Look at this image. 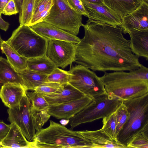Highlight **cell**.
<instances>
[{
	"instance_id": "1",
	"label": "cell",
	"mask_w": 148,
	"mask_h": 148,
	"mask_svg": "<svg viewBox=\"0 0 148 148\" xmlns=\"http://www.w3.org/2000/svg\"><path fill=\"white\" fill-rule=\"evenodd\" d=\"M84 37L75 44V62L93 71H130L142 64L120 27L87 21Z\"/></svg>"
},
{
	"instance_id": "2",
	"label": "cell",
	"mask_w": 148,
	"mask_h": 148,
	"mask_svg": "<svg viewBox=\"0 0 148 148\" xmlns=\"http://www.w3.org/2000/svg\"><path fill=\"white\" fill-rule=\"evenodd\" d=\"M100 77L107 93L124 100L148 93V68L142 64L138 69L128 72H105Z\"/></svg>"
},
{
	"instance_id": "3",
	"label": "cell",
	"mask_w": 148,
	"mask_h": 148,
	"mask_svg": "<svg viewBox=\"0 0 148 148\" xmlns=\"http://www.w3.org/2000/svg\"><path fill=\"white\" fill-rule=\"evenodd\" d=\"M49 126L36 132L31 148H92V145L77 131L52 120Z\"/></svg>"
},
{
	"instance_id": "4",
	"label": "cell",
	"mask_w": 148,
	"mask_h": 148,
	"mask_svg": "<svg viewBox=\"0 0 148 148\" xmlns=\"http://www.w3.org/2000/svg\"><path fill=\"white\" fill-rule=\"evenodd\" d=\"M123 103L126 106L129 116L117 135V141L127 147L136 135L148 131V93L124 100Z\"/></svg>"
},
{
	"instance_id": "5",
	"label": "cell",
	"mask_w": 148,
	"mask_h": 148,
	"mask_svg": "<svg viewBox=\"0 0 148 148\" xmlns=\"http://www.w3.org/2000/svg\"><path fill=\"white\" fill-rule=\"evenodd\" d=\"M6 41L20 55L28 59L46 54L47 40L27 25H20Z\"/></svg>"
},
{
	"instance_id": "6",
	"label": "cell",
	"mask_w": 148,
	"mask_h": 148,
	"mask_svg": "<svg viewBox=\"0 0 148 148\" xmlns=\"http://www.w3.org/2000/svg\"><path fill=\"white\" fill-rule=\"evenodd\" d=\"M123 101L107 93L99 96L69 119L70 126L73 129L82 124L107 116L115 112Z\"/></svg>"
},
{
	"instance_id": "7",
	"label": "cell",
	"mask_w": 148,
	"mask_h": 148,
	"mask_svg": "<svg viewBox=\"0 0 148 148\" xmlns=\"http://www.w3.org/2000/svg\"><path fill=\"white\" fill-rule=\"evenodd\" d=\"M53 5L42 21L77 36L82 26V15L73 9L66 0H53Z\"/></svg>"
},
{
	"instance_id": "8",
	"label": "cell",
	"mask_w": 148,
	"mask_h": 148,
	"mask_svg": "<svg viewBox=\"0 0 148 148\" xmlns=\"http://www.w3.org/2000/svg\"><path fill=\"white\" fill-rule=\"evenodd\" d=\"M69 72V83L85 95L94 99L106 93L100 77L87 67L75 65L71 67Z\"/></svg>"
},
{
	"instance_id": "9",
	"label": "cell",
	"mask_w": 148,
	"mask_h": 148,
	"mask_svg": "<svg viewBox=\"0 0 148 148\" xmlns=\"http://www.w3.org/2000/svg\"><path fill=\"white\" fill-rule=\"evenodd\" d=\"M30 105L31 102L26 93L19 105L9 108L7 112L8 121L11 123H16L28 141L32 142L36 132L30 112Z\"/></svg>"
},
{
	"instance_id": "10",
	"label": "cell",
	"mask_w": 148,
	"mask_h": 148,
	"mask_svg": "<svg viewBox=\"0 0 148 148\" xmlns=\"http://www.w3.org/2000/svg\"><path fill=\"white\" fill-rule=\"evenodd\" d=\"M75 44L68 41L47 40V56L57 67L64 69L75 62Z\"/></svg>"
},
{
	"instance_id": "11",
	"label": "cell",
	"mask_w": 148,
	"mask_h": 148,
	"mask_svg": "<svg viewBox=\"0 0 148 148\" xmlns=\"http://www.w3.org/2000/svg\"><path fill=\"white\" fill-rule=\"evenodd\" d=\"M121 20L120 27L124 34L133 31H148V2L141 0L138 7L123 17Z\"/></svg>"
},
{
	"instance_id": "12",
	"label": "cell",
	"mask_w": 148,
	"mask_h": 148,
	"mask_svg": "<svg viewBox=\"0 0 148 148\" xmlns=\"http://www.w3.org/2000/svg\"><path fill=\"white\" fill-rule=\"evenodd\" d=\"M87 14V22L106 24L114 27H120L121 18L116 13L104 5H98L80 0Z\"/></svg>"
},
{
	"instance_id": "13",
	"label": "cell",
	"mask_w": 148,
	"mask_h": 148,
	"mask_svg": "<svg viewBox=\"0 0 148 148\" xmlns=\"http://www.w3.org/2000/svg\"><path fill=\"white\" fill-rule=\"evenodd\" d=\"M85 95L78 99L62 104L49 106L48 113L51 115L58 119L69 120L84 109L93 100Z\"/></svg>"
},
{
	"instance_id": "14",
	"label": "cell",
	"mask_w": 148,
	"mask_h": 148,
	"mask_svg": "<svg viewBox=\"0 0 148 148\" xmlns=\"http://www.w3.org/2000/svg\"><path fill=\"white\" fill-rule=\"evenodd\" d=\"M29 27L37 34L47 40H62L75 44L79 42L81 40L77 36L43 21Z\"/></svg>"
},
{
	"instance_id": "15",
	"label": "cell",
	"mask_w": 148,
	"mask_h": 148,
	"mask_svg": "<svg viewBox=\"0 0 148 148\" xmlns=\"http://www.w3.org/2000/svg\"><path fill=\"white\" fill-rule=\"evenodd\" d=\"M42 95L49 106L65 103L85 95L69 83L61 85L58 89L53 93Z\"/></svg>"
},
{
	"instance_id": "16",
	"label": "cell",
	"mask_w": 148,
	"mask_h": 148,
	"mask_svg": "<svg viewBox=\"0 0 148 148\" xmlns=\"http://www.w3.org/2000/svg\"><path fill=\"white\" fill-rule=\"evenodd\" d=\"M92 145V148H127L118 142L111 140L101 129L95 131H77Z\"/></svg>"
},
{
	"instance_id": "17",
	"label": "cell",
	"mask_w": 148,
	"mask_h": 148,
	"mask_svg": "<svg viewBox=\"0 0 148 148\" xmlns=\"http://www.w3.org/2000/svg\"><path fill=\"white\" fill-rule=\"evenodd\" d=\"M26 91L22 86L16 84L3 85L0 91V98L4 104L9 108L20 104Z\"/></svg>"
},
{
	"instance_id": "18",
	"label": "cell",
	"mask_w": 148,
	"mask_h": 148,
	"mask_svg": "<svg viewBox=\"0 0 148 148\" xmlns=\"http://www.w3.org/2000/svg\"><path fill=\"white\" fill-rule=\"evenodd\" d=\"M31 143L28 141L16 124L12 123L7 134L0 141V147L31 148Z\"/></svg>"
},
{
	"instance_id": "19",
	"label": "cell",
	"mask_w": 148,
	"mask_h": 148,
	"mask_svg": "<svg viewBox=\"0 0 148 148\" xmlns=\"http://www.w3.org/2000/svg\"><path fill=\"white\" fill-rule=\"evenodd\" d=\"M130 47L132 53L148 60V31H133L129 32Z\"/></svg>"
},
{
	"instance_id": "20",
	"label": "cell",
	"mask_w": 148,
	"mask_h": 148,
	"mask_svg": "<svg viewBox=\"0 0 148 148\" xmlns=\"http://www.w3.org/2000/svg\"><path fill=\"white\" fill-rule=\"evenodd\" d=\"M7 83L19 85L26 90L23 80L18 72L7 60L0 57V84L3 85Z\"/></svg>"
},
{
	"instance_id": "21",
	"label": "cell",
	"mask_w": 148,
	"mask_h": 148,
	"mask_svg": "<svg viewBox=\"0 0 148 148\" xmlns=\"http://www.w3.org/2000/svg\"><path fill=\"white\" fill-rule=\"evenodd\" d=\"M0 49L6 56L7 60L17 72L27 68L28 59L20 55L0 35Z\"/></svg>"
},
{
	"instance_id": "22",
	"label": "cell",
	"mask_w": 148,
	"mask_h": 148,
	"mask_svg": "<svg viewBox=\"0 0 148 148\" xmlns=\"http://www.w3.org/2000/svg\"><path fill=\"white\" fill-rule=\"evenodd\" d=\"M141 0H103V4L121 19L135 9Z\"/></svg>"
},
{
	"instance_id": "23",
	"label": "cell",
	"mask_w": 148,
	"mask_h": 148,
	"mask_svg": "<svg viewBox=\"0 0 148 148\" xmlns=\"http://www.w3.org/2000/svg\"><path fill=\"white\" fill-rule=\"evenodd\" d=\"M57 67L46 55L28 59L27 68L48 75Z\"/></svg>"
},
{
	"instance_id": "24",
	"label": "cell",
	"mask_w": 148,
	"mask_h": 148,
	"mask_svg": "<svg viewBox=\"0 0 148 148\" xmlns=\"http://www.w3.org/2000/svg\"><path fill=\"white\" fill-rule=\"evenodd\" d=\"M18 72L23 80L27 91H34L37 87L46 82L47 75L27 68Z\"/></svg>"
},
{
	"instance_id": "25",
	"label": "cell",
	"mask_w": 148,
	"mask_h": 148,
	"mask_svg": "<svg viewBox=\"0 0 148 148\" xmlns=\"http://www.w3.org/2000/svg\"><path fill=\"white\" fill-rule=\"evenodd\" d=\"M53 3V0H35L32 15L27 26H31L42 21L48 15Z\"/></svg>"
},
{
	"instance_id": "26",
	"label": "cell",
	"mask_w": 148,
	"mask_h": 148,
	"mask_svg": "<svg viewBox=\"0 0 148 148\" xmlns=\"http://www.w3.org/2000/svg\"><path fill=\"white\" fill-rule=\"evenodd\" d=\"M102 119L103 125L101 129L102 130L111 140L117 142L115 112Z\"/></svg>"
},
{
	"instance_id": "27",
	"label": "cell",
	"mask_w": 148,
	"mask_h": 148,
	"mask_svg": "<svg viewBox=\"0 0 148 148\" xmlns=\"http://www.w3.org/2000/svg\"><path fill=\"white\" fill-rule=\"evenodd\" d=\"M26 94L31 102L30 108L36 110L48 109L49 105L42 95L34 90L27 91Z\"/></svg>"
},
{
	"instance_id": "28",
	"label": "cell",
	"mask_w": 148,
	"mask_h": 148,
	"mask_svg": "<svg viewBox=\"0 0 148 148\" xmlns=\"http://www.w3.org/2000/svg\"><path fill=\"white\" fill-rule=\"evenodd\" d=\"M35 0H23L19 15L20 25H27L30 22L33 14Z\"/></svg>"
},
{
	"instance_id": "29",
	"label": "cell",
	"mask_w": 148,
	"mask_h": 148,
	"mask_svg": "<svg viewBox=\"0 0 148 148\" xmlns=\"http://www.w3.org/2000/svg\"><path fill=\"white\" fill-rule=\"evenodd\" d=\"M70 73L66 71L56 67L47 76L46 82H53L62 85L69 83Z\"/></svg>"
},
{
	"instance_id": "30",
	"label": "cell",
	"mask_w": 148,
	"mask_h": 148,
	"mask_svg": "<svg viewBox=\"0 0 148 148\" xmlns=\"http://www.w3.org/2000/svg\"><path fill=\"white\" fill-rule=\"evenodd\" d=\"M30 110L35 129L36 132L38 131L49 119L51 115L48 112V109L36 110L30 108Z\"/></svg>"
},
{
	"instance_id": "31",
	"label": "cell",
	"mask_w": 148,
	"mask_h": 148,
	"mask_svg": "<svg viewBox=\"0 0 148 148\" xmlns=\"http://www.w3.org/2000/svg\"><path fill=\"white\" fill-rule=\"evenodd\" d=\"M116 121V133L117 134L127 121L129 116L126 106L123 103L115 112Z\"/></svg>"
},
{
	"instance_id": "32",
	"label": "cell",
	"mask_w": 148,
	"mask_h": 148,
	"mask_svg": "<svg viewBox=\"0 0 148 148\" xmlns=\"http://www.w3.org/2000/svg\"><path fill=\"white\" fill-rule=\"evenodd\" d=\"M127 147V148H148V131L136 135Z\"/></svg>"
},
{
	"instance_id": "33",
	"label": "cell",
	"mask_w": 148,
	"mask_h": 148,
	"mask_svg": "<svg viewBox=\"0 0 148 148\" xmlns=\"http://www.w3.org/2000/svg\"><path fill=\"white\" fill-rule=\"evenodd\" d=\"M60 86L61 85L56 83L45 82L37 87L34 91L42 95L50 94L55 92Z\"/></svg>"
},
{
	"instance_id": "34",
	"label": "cell",
	"mask_w": 148,
	"mask_h": 148,
	"mask_svg": "<svg viewBox=\"0 0 148 148\" xmlns=\"http://www.w3.org/2000/svg\"><path fill=\"white\" fill-rule=\"evenodd\" d=\"M66 1L75 10L82 15L87 17V14L84 5L80 0H66Z\"/></svg>"
},
{
	"instance_id": "35",
	"label": "cell",
	"mask_w": 148,
	"mask_h": 148,
	"mask_svg": "<svg viewBox=\"0 0 148 148\" xmlns=\"http://www.w3.org/2000/svg\"><path fill=\"white\" fill-rule=\"evenodd\" d=\"M18 13L16 4L14 0H10L3 9L2 14L10 16Z\"/></svg>"
},
{
	"instance_id": "36",
	"label": "cell",
	"mask_w": 148,
	"mask_h": 148,
	"mask_svg": "<svg viewBox=\"0 0 148 148\" xmlns=\"http://www.w3.org/2000/svg\"><path fill=\"white\" fill-rule=\"evenodd\" d=\"M10 127V124L8 125L0 120V141L6 135Z\"/></svg>"
},
{
	"instance_id": "37",
	"label": "cell",
	"mask_w": 148,
	"mask_h": 148,
	"mask_svg": "<svg viewBox=\"0 0 148 148\" xmlns=\"http://www.w3.org/2000/svg\"><path fill=\"white\" fill-rule=\"evenodd\" d=\"M9 24L4 21L0 15V28L5 31H6L8 28Z\"/></svg>"
},
{
	"instance_id": "38",
	"label": "cell",
	"mask_w": 148,
	"mask_h": 148,
	"mask_svg": "<svg viewBox=\"0 0 148 148\" xmlns=\"http://www.w3.org/2000/svg\"><path fill=\"white\" fill-rule=\"evenodd\" d=\"M10 0H0V15L2 14L3 9Z\"/></svg>"
},
{
	"instance_id": "39",
	"label": "cell",
	"mask_w": 148,
	"mask_h": 148,
	"mask_svg": "<svg viewBox=\"0 0 148 148\" xmlns=\"http://www.w3.org/2000/svg\"><path fill=\"white\" fill-rule=\"evenodd\" d=\"M16 4V7L19 15L21 12V6L23 0H14Z\"/></svg>"
},
{
	"instance_id": "40",
	"label": "cell",
	"mask_w": 148,
	"mask_h": 148,
	"mask_svg": "<svg viewBox=\"0 0 148 148\" xmlns=\"http://www.w3.org/2000/svg\"><path fill=\"white\" fill-rule=\"evenodd\" d=\"M89 3L98 4L103 5V0H84Z\"/></svg>"
},
{
	"instance_id": "41",
	"label": "cell",
	"mask_w": 148,
	"mask_h": 148,
	"mask_svg": "<svg viewBox=\"0 0 148 148\" xmlns=\"http://www.w3.org/2000/svg\"><path fill=\"white\" fill-rule=\"evenodd\" d=\"M144 0V1H146L147 2H148V0Z\"/></svg>"
},
{
	"instance_id": "42",
	"label": "cell",
	"mask_w": 148,
	"mask_h": 148,
	"mask_svg": "<svg viewBox=\"0 0 148 148\" xmlns=\"http://www.w3.org/2000/svg\"><path fill=\"white\" fill-rule=\"evenodd\" d=\"M0 89H1V88H0Z\"/></svg>"
}]
</instances>
